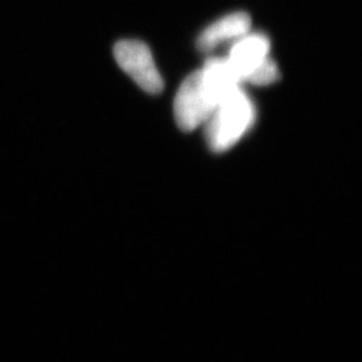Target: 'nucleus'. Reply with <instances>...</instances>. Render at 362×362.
<instances>
[{
    "label": "nucleus",
    "instance_id": "obj_5",
    "mask_svg": "<svg viewBox=\"0 0 362 362\" xmlns=\"http://www.w3.org/2000/svg\"><path fill=\"white\" fill-rule=\"evenodd\" d=\"M251 28V18L245 12H236L219 19L202 32L197 39L199 51L210 52L222 41L242 38L247 35Z\"/></svg>",
    "mask_w": 362,
    "mask_h": 362
},
{
    "label": "nucleus",
    "instance_id": "obj_4",
    "mask_svg": "<svg viewBox=\"0 0 362 362\" xmlns=\"http://www.w3.org/2000/svg\"><path fill=\"white\" fill-rule=\"evenodd\" d=\"M269 53L270 40L264 35L253 33L238 39L230 48L226 60L240 83L251 82L257 73L272 60Z\"/></svg>",
    "mask_w": 362,
    "mask_h": 362
},
{
    "label": "nucleus",
    "instance_id": "obj_1",
    "mask_svg": "<svg viewBox=\"0 0 362 362\" xmlns=\"http://www.w3.org/2000/svg\"><path fill=\"white\" fill-rule=\"evenodd\" d=\"M253 121L255 107L240 86L219 101L211 117L205 122L209 148L215 153L233 148L251 128Z\"/></svg>",
    "mask_w": 362,
    "mask_h": 362
},
{
    "label": "nucleus",
    "instance_id": "obj_2",
    "mask_svg": "<svg viewBox=\"0 0 362 362\" xmlns=\"http://www.w3.org/2000/svg\"><path fill=\"white\" fill-rule=\"evenodd\" d=\"M218 101L205 86L202 71L187 76L175 98V119L180 129L192 132L208 121Z\"/></svg>",
    "mask_w": 362,
    "mask_h": 362
},
{
    "label": "nucleus",
    "instance_id": "obj_3",
    "mask_svg": "<svg viewBox=\"0 0 362 362\" xmlns=\"http://www.w3.org/2000/svg\"><path fill=\"white\" fill-rule=\"evenodd\" d=\"M114 58L122 71L149 94H160L164 82L151 49L140 40H121L114 46Z\"/></svg>",
    "mask_w": 362,
    "mask_h": 362
}]
</instances>
